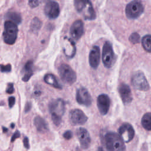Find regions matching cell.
I'll return each instance as SVG.
<instances>
[{
	"label": "cell",
	"instance_id": "cell-13",
	"mask_svg": "<svg viewBox=\"0 0 151 151\" xmlns=\"http://www.w3.org/2000/svg\"><path fill=\"white\" fill-rule=\"evenodd\" d=\"M76 135L83 149H87L91 143V138L88 131L83 127L78 128L76 131Z\"/></svg>",
	"mask_w": 151,
	"mask_h": 151
},
{
	"label": "cell",
	"instance_id": "cell-32",
	"mask_svg": "<svg viewBox=\"0 0 151 151\" xmlns=\"http://www.w3.org/2000/svg\"><path fill=\"white\" fill-rule=\"evenodd\" d=\"M23 144H24V146H25V147L26 149H29V140H28V139L27 137L24 138V139H23Z\"/></svg>",
	"mask_w": 151,
	"mask_h": 151
},
{
	"label": "cell",
	"instance_id": "cell-35",
	"mask_svg": "<svg viewBox=\"0 0 151 151\" xmlns=\"http://www.w3.org/2000/svg\"><path fill=\"white\" fill-rule=\"evenodd\" d=\"M2 129H3V132H4V133H6V132L8 131L7 128H6V127H2Z\"/></svg>",
	"mask_w": 151,
	"mask_h": 151
},
{
	"label": "cell",
	"instance_id": "cell-7",
	"mask_svg": "<svg viewBox=\"0 0 151 151\" xmlns=\"http://www.w3.org/2000/svg\"><path fill=\"white\" fill-rule=\"evenodd\" d=\"M58 73L62 81L67 84L71 85L77 80L76 72L67 64H62L59 66Z\"/></svg>",
	"mask_w": 151,
	"mask_h": 151
},
{
	"label": "cell",
	"instance_id": "cell-30",
	"mask_svg": "<svg viewBox=\"0 0 151 151\" xmlns=\"http://www.w3.org/2000/svg\"><path fill=\"white\" fill-rule=\"evenodd\" d=\"M14 91V86L12 83H9L6 88V93L8 94H12Z\"/></svg>",
	"mask_w": 151,
	"mask_h": 151
},
{
	"label": "cell",
	"instance_id": "cell-8",
	"mask_svg": "<svg viewBox=\"0 0 151 151\" xmlns=\"http://www.w3.org/2000/svg\"><path fill=\"white\" fill-rule=\"evenodd\" d=\"M132 84L134 88L138 90L146 91L149 89V83L144 73L141 71H137L133 74Z\"/></svg>",
	"mask_w": 151,
	"mask_h": 151
},
{
	"label": "cell",
	"instance_id": "cell-3",
	"mask_svg": "<svg viewBox=\"0 0 151 151\" xmlns=\"http://www.w3.org/2000/svg\"><path fill=\"white\" fill-rule=\"evenodd\" d=\"M106 146L109 151H125L124 142L119 135L114 132H108L105 136Z\"/></svg>",
	"mask_w": 151,
	"mask_h": 151
},
{
	"label": "cell",
	"instance_id": "cell-17",
	"mask_svg": "<svg viewBox=\"0 0 151 151\" xmlns=\"http://www.w3.org/2000/svg\"><path fill=\"white\" fill-rule=\"evenodd\" d=\"M119 92L121 99L124 104L130 103L132 101V91L127 84L121 83L119 87Z\"/></svg>",
	"mask_w": 151,
	"mask_h": 151
},
{
	"label": "cell",
	"instance_id": "cell-23",
	"mask_svg": "<svg viewBox=\"0 0 151 151\" xmlns=\"http://www.w3.org/2000/svg\"><path fill=\"white\" fill-rule=\"evenodd\" d=\"M6 18L9 19V21L15 23L16 24H19L21 22L22 18L19 14L16 12H9L6 15Z\"/></svg>",
	"mask_w": 151,
	"mask_h": 151
},
{
	"label": "cell",
	"instance_id": "cell-6",
	"mask_svg": "<svg viewBox=\"0 0 151 151\" xmlns=\"http://www.w3.org/2000/svg\"><path fill=\"white\" fill-rule=\"evenodd\" d=\"M144 11V6L140 0H133L129 2L125 8L126 17L132 19L139 17Z\"/></svg>",
	"mask_w": 151,
	"mask_h": 151
},
{
	"label": "cell",
	"instance_id": "cell-14",
	"mask_svg": "<svg viewBox=\"0 0 151 151\" xmlns=\"http://www.w3.org/2000/svg\"><path fill=\"white\" fill-rule=\"evenodd\" d=\"M70 33L73 39L78 40L82 37L84 33L83 22L81 19L75 21L70 27Z\"/></svg>",
	"mask_w": 151,
	"mask_h": 151
},
{
	"label": "cell",
	"instance_id": "cell-11",
	"mask_svg": "<svg viewBox=\"0 0 151 151\" xmlns=\"http://www.w3.org/2000/svg\"><path fill=\"white\" fill-rule=\"evenodd\" d=\"M76 100L80 104L85 106H90L92 101L90 93L84 87H80L77 89L76 92Z\"/></svg>",
	"mask_w": 151,
	"mask_h": 151
},
{
	"label": "cell",
	"instance_id": "cell-20",
	"mask_svg": "<svg viewBox=\"0 0 151 151\" xmlns=\"http://www.w3.org/2000/svg\"><path fill=\"white\" fill-rule=\"evenodd\" d=\"M142 125L146 130H151V113H146L142 118Z\"/></svg>",
	"mask_w": 151,
	"mask_h": 151
},
{
	"label": "cell",
	"instance_id": "cell-21",
	"mask_svg": "<svg viewBox=\"0 0 151 151\" xmlns=\"http://www.w3.org/2000/svg\"><path fill=\"white\" fill-rule=\"evenodd\" d=\"M42 26L41 20L37 17H34L31 21L29 28L34 33H37Z\"/></svg>",
	"mask_w": 151,
	"mask_h": 151
},
{
	"label": "cell",
	"instance_id": "cell-2",
	"mask_svg": "<svg viewBox=\"0 0 151 151\" xmlns=\"http://www.w3.org/2000/svg\"><path fill=\"white\" fill-rule=\"evenodd\" d=\"M74 5L77 11L81 13L85 19H96V12L90 0H74Z\"/></svg>",
	"mask_w": 151,
	"mask_h": 151
},
{
	"label": "cell",
	"instance_id": "cell-37",
	"mask_svg": "<svg viewBox=\"0 0 151 151\" xmlns=\"http://www.w3.org/2000/svg\"><path fill=\"white\" fill-rule=\"evenodd\" d=\"M11 126V128H14V127L15 126V124H14V123H12Z\"/></svg>",
	"mask_w": 151,
	"mask_h": 151
},
{
	"label": "cell",
	"instance_id": "cell-27",
	"mask_svg": "<svg viewBox=\"0 0 151 151\" xmlns=\"http://www.w3.org/2000/svg\"><path fill=\"white\" fill-rule=\"evenodd\" d=\"M32 64H33L32 61H28L26 63V64L25 65V67H24L25 70L27 72L31 71Z\"/></svg>",
	"mask_w": 151,
	"mask_h": 151
},
{
	"label": "cell",
	"instance_id": "cell-9",
	"mask_svg": "<svg viewBox=\"0 0 151 151\" xmlns=\"http://www.w3.org/2000/svg\"><path fill=\"white\" fill-rule=\"evenodd\" d=\"M60 12L58 4L54 1L48 0L44 6V13L50 19L57 18Z\"/></svg>",
	"mask_w": 151,
	"mask_h": 151
},
{
	"label": "cell",
	"instance_id": "cell-16",
	"mask_svg": "<svg viewBox=\"0 0 151 151\" xmlns=\"http://www.w3.org/2000/svg\"><path fill=\"white\" fill-rule=\"evenodd\" d=\"M101 58L100 49L97 46L94 45L91 48L88 57V61L90 65L93 68H97L100 64Z\"/></svg>",
	"mask_w": 151,
	"mask_h": 151
},
{
	"label": "cell",
	"instance_id": "cell-4",
	"mask_svg": "<svg viewBox=\"0 0 151 151\" xmlns=\"http://www.w3.org/2000/svg\"><path fill=\"white\" fill-rule=\"evenodd\" d=\"M18 27L17 24L11 21H6L4 23L3 32L4 41L9 45L15 43L18 35Z\"/></svg>",
	"mask_w": 151,
	"mask_h": 151
},
{
	"label": "cell",
	"instance_id": "cell-25",
	"mask_svg": "<svg viewBox=\"0 0 151 151\" xmlns=\"http://www.w3.org/2000/svg\"><path fill=\"white\" fill-rule=\"evenodd\" d=\"M0 70L2 72H5V73L9 72L11 70V65L9 64H6V65H0Z\"/></svg>",
	"mask_w": 151,
	"mask_h": 151
},
{
	"label": "cell",
	"instance_id": "cell-33",
	"mask_svg": "<svg viewBox=\"0 0 151 151\" xmlns=\"http://www.w3.org/2000/svg\"><path fill=\"white\" fill-rule=\"evenodd\" d=\"M19 136H20V133H19V132L18 131H16V132H15V133L12 135V137H11V142H14V141L15 140H16L17 138L19 137Z\"/></svg>",
	"mask_w": 151,
	"mask_h": 151
},
{
	"label": "cell",
	"instance_id": "cell-19",
	"mask_svg": "<svg viewBox=\"0 0 151 151\" xmlns=\"http://www.w3.org/2000/svg\"><path fill=\"white\" fill-rule=\"evenodd\" d=\"M44 80L47 84L54 87V88L58 89L62 88V86L59 84L55 76L52 74H47L46 75H45L44 77Z\"/></svg>",
	"mask_w": 151,
	"mask_h": 151
},
{
	"label": "cell",
	"instance_id": "cell-36",
	"mask_svg": "<svg viewBox=\"0 0 151 151\" xmlns=\"http://www.w3.org/2000/svg\"><path fill=\"white\" fill-rule=\"evenodd\" d=\"M97 151H104V150H103V149L101 147H99Z\"/></svg>",
	"mask_w": 151,
	"mask_h": 151
},
{
	"label": "cell",
	"instance_id": "cell-12",
	"mask_svg": "<svg viewBox=\"0 0 151 151\" xmlns=\"http://www.w3.org/2000/svg\"><path fill=\"white\" fill-rule=\"evenodd\" d=\"M70 122L74 125H81L84 124L87 120V117L84 113L80 109L72 110L69 114Z\"/></svg>",
	"mask_w": 151,
	"mask_h": 151
},
{
	"label": "cell",
	"instance_id": "cell-5",
	"mask_svg": "<svg viewBox=\"0 0 151 151\" xmlns=\"http://www.w3.org/2000/svg\"><path fill=\"white\" fill-rule=\"evenodd\" d=\"M101 59L104 67L108 68H111L115 63V54L112 45L109 41H106L103 45Z\"/></svg>",
	"mask_w": 151,
	"mask_h": 151
},
{
	"label": "cell",
	"instance_id": "cell-28",
	"mask_svg": "<svg viewBox=\"0 0 151 151\" xmlns=\"http://www.w3.org/2000/svg\"><path fill=\"white\" fill-rule=\"evenodd\" d=\"M32 71H31L27 72V73L24 76V77L22 78V81H24L25 82L28 81L29 80V78H31V77L32 76Z\"/></svg>",
	"mask_w": 151,
	"mask_h": 151
},
{
	"label": "cell",
	"instance_id": "cell-1",
	"mask_svg": "<svg viewBox=\"0 0 151 151\" xmlns=\"http://www.w3.org/2000/svg\"><path fill=\"white\" fill-rule=\"evenodd\" d=\"M49 110L53 123L58 126L61 122V117L65 111V103L61 99L51 101L49 104Z\"/></svg>",
	"mask_w": 151,
	"mask_h": 151
},
{
	"label": "cell",
	"instance_id": "cell-26",
	"mask_svg": "<svg viewBox=\"0 0 151 151\" xmlns=\"http://www.w3.org/2000/svg\"><path fill=\"white\" fill-rule=\"evenodd\" d=\"M28 5L32 8H36L39 5V1L38 0H28Z\"/></svg>",
	"mask_w": 151,
	"mask_h": 151
},
{
	"label": "cell",
	"instance_id": "cell-22",
	"mask_svg": "<svg viewBox=\"0 0 151 151\" xmlns=\"http://www.w3.org/2000/svg\"><path fill=\"white\" fill-rule=\"evenodd\" d=\"M142 45L146 51L151 52V35H146L142 38Z\"/></svg>",
	"mask_w": 151,
	"mask_h": 151
},
{
	"label": "cell",
	"instance_id": "cell-18",
	"mask_svg": "<svg viewBox=\"0 0 151 151\" xmlns=\"http://www.w3.org/2000/svg\"><path fill=\"white\" fill-rule=\"evenodd\" d=\"M34 123L37 130L40 132H45L48 130V126L46 122L40 116H36L34 118Z\"/></svg>",
	"mask_w": 151,
	"mask_h": 151
},
{
	"label": "cell",
	"instance_id": "cell-29",
	"mask_svg": "<svg viewBox=\"0 0 151 151\" xmlns=\"http://www.w3.org/2000/svg\"><path fill=\"white\" fill-rule=\"evenodd\" d=\"M63 137L65 139H67V140L70 139L73 137V133H72V132L70 131V130H67V131L65 132V133L63 134Z\"/></svg>",
	"mask_w": 151,
	"mask_h": 151
},
{
	"label": "cell",
	"instance_id": "cell-31",
	"mask_svg": "<svg viewBox=\"0 0 151 151\" xmlns=\"http://www.w3.org/2000/svg\"><path fill=\"white\" fill-rule=\"evenodd\" d=\"M15 99L14 97H10L8 99V104H9V107H12L15 104Z\"/></svg>",
	"mask_w": 151,
	"mask_h": 151
},
{
	"label": "cell",
	"instance_id": "cell-15",
	"mask_svg": "<svg viewBox=\"0 0 151 151\" xmlns=\"http://www.w3.org/2000/svg\"><path fill=\"white\" fill-rule=\"evenodd\" d=\"M97 104L101 114L105 115L107 113L110 104L109 97L106 94L99 95L97 99Z\"/></svg>",
	"mask_w": 151,
	"mask_h": 151
},
{
	"label": "cell",
	"instance_id": "cell-34",
	"mask_svg": "<svg viewBox=\"0 0 151 151\" xmlns=\"http://www.w3.org/2000/svg\"><path fill=\"white\" fill-rule=\"evenodd\" d=\"M31 108V103H27L25 105V112H28V111L30 110Z\"/></svg>",
	"mask_w": 151,
	"mask_h": 151
},
{
	"label": "cell",
	"instance_id": "cell-10",
	"mask_svg": "<svg viewBox=\"0 0 151 151\" xmlns=\"http://www.w3.org/2000/svg\"><path fill=\"white\" fill-rule=\"evenodd\" d=\"M119 135L124 142L128 143L134 137V130L132 126L129 123L123 124L119 129Z\"/></svg>",
	"mask_w": 151,
	"mask_h": 151
},
{
	"label": "cell",
	"instance_id": "cell-24",
	"mask_svg": "<svg viewBox=\"0 0 151 151\" xmlns=\"http://www.w3.org/2000/svg\"><path fill=\"white\" fill-rule=\"evenodd\" d=\"M129 41L133 44H138L140 42V37L137 32H133L129 37Z\"/></svg>",
	"mask_w": 151,
	"mask_h": 151
}]
</instances>
